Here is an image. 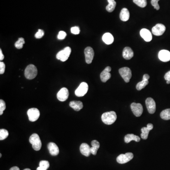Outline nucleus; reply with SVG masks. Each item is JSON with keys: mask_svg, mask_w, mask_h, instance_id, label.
Segmentation results:
<instances>
[{"mask_svg": "<svg viewBox=\"0 0 170 170\" xmlns=\"http://www.w3.org/2000/svg\"><path fill=\"white\" fill-rule=\"evenodd\" d=\"M67 34L65 32L63 31H60L59 32V34L58 35V36H57V38H58V39L60 40H62L64 39L65 38H66V36Z\"/></svg>", "mask_w": 170, "mask_h": 170, "instance_id": "e433bc0d", "label": "nucleus"}, {"mask_svg": "<svg viewBox=\"0 0 170 170\" xmlns=\"http://www.w3.org/2000/svg\"><path fill=\"white\" fill-rule=\"evenodd\" d=\"M71 52L72 50L71 48L70 47H66L63 50L58 52L56 55V58L61 61H66L71 54Z\"/></svg>", "mask_w": 170, "mask_h": 170, "instance_id": "20e7f679", "label": "nucleus"}, {"mask_svg": "<svg viewBox=\"0 0 170 170\" xmlns=\"http://www.w3.org/2000/svg\"><path fill=\"white\" fill-rule=\"evenodd\" d=\"M140 35L143 39L146 42H150L152 39V35L150 31L146 28H143L140 31Z\"/></svg>", "mask_w": 170, "mask_h": 170, "instance_id": "a211bd4d", "label": "nucleus"}, {"mask_svg": "<svg viewBox=\"0 0 170 170\" xmlns=\"http://www.w3.org/2000/svg\"><path fill=\"white\" fill-rule=\"evenodd\" d=\"M108 5L106 7V9L109 13H112L115 9L116 7V2L114 0H107Z\"/></svg>", "mask_w": 170, "mask_h": 170, "instance_id": "bb28decb", "label": "nucleus"}, {"mask_svg": "<svg viewBox=\"0 0 170 170\" xmlns=\"http://www.w3.org/2000/svg\"><path fill=\"white\" fill-rule=\"evenodd\" d=\"M101 119L103 123L105 124H112L117 119V115L114 111L105 113L102 114Z\"/></svg>", "mask_w": 170, "mask_h": 170, "instance_id": "f257e3e1", "label": "nucleus"}, {"mask_svg": "<svg viewBox=\"0 0 170 170\" xmlns=\"http://www.w3.org/2000/svg\"><path fill=\"white\" fill-rule=\"evenodd\" d=\"M48 149L52 156H56L59 153V149L55 143L50 142L48 145Z\"/></svg>", "mask_w": 170, "mask_h": 170, "instance_id": "f3484780", "label": "nucleus"}, {"mask_svg": "<svg viewBox=\"0 0 170 170\" xmlns=\"http://www.w3.org/2000/svg\"><path fill=\"white\" fill-rule=\"evenodd\" d=\"M92 147L90 148L91 153L93 155H97V152L100 147V143L96 140H93L91 142Z\"/></svg>", "mask_w": 170, "mask_h": 170, "instance_id": "a878e982", "label": "nucleus"}, {"mask_svg": "<svg viewBox=\"0 0 170 170\" xmlns=\"http://www.w3.org/2000/svg\"><path fill=\"white\" fill-rule=\"evenodd\" d=\"M158 58L160 60L164 62L170 61V52L168 50H162L158 54Z\"/></svg>", "mask_w": 170, "mask_h": 170, "instance_id": "dca6fc26", "label": "nucleus"}, {"mask_svg": "<svg viewBox=\"0 0 170 170\" xmlns=\"http://www.w3.org/2000/svg\"><path fill=\"white\" fill-rule=\"evenodd\" d=\"M25 77L28 79H33L37 76L38 70L36 67L33 65H28L25 70Z\"/></svg>", "mask_w": 170, "mask_h": 170, "instance_id": "f03ea898", "label": "nucleus"}, {"mask_svg": "<svg viewBox=\"0 0 170 170\" xmlns=\"http://www.w3.org/2000/svg\"><path fill=\"white\" fill-rule=\"evenodd\" d=\"M29 142L32 145V147L35 151H39L42 147V142L38 134L34 133L29 138Z\"/></svg>", "mask_w": 170, "mask_h": 170, "instance_id": "7ed1b4c3", "label": "nucleus"}, {"mask_svg": "<svg viewBox=\"0 0 170 170\" xmlns=\"http://www.w3.org/2000/svg\"><path fill=\"white\" fill-rule=\"evenodd\" d=\"M5 65L4 62L1 61L0 62V74H2L5 72Z\"/></svg>", "mask_w": 170, "mask_h": 170, "instance_id": "4c0bfd02", "label": "nucleus"}, {"mask_svg": "<svg viewBox=\"0 0 170 170\" xmlns=\"http://www.w3.org/2000/svg\"><path fill=\"white\" fill-rule=\"evenodd\" d=\"M133 1L140 7H145L147 5L146 0H133Z\"/></svg>", "mask_w": 170, "mask_h": 170, "instance_id": "7c9ffc66", "label": "nucleus"}, {"mask_svg": "<svg viewBox=\"0 0 170 170\" xmlns=\"http://www.w3.org/2000/svg\"><path fill=\"white\" fill-rule=\"evenodd\" d=\"M159 1V0H151V1L152 5L157 10H159V9H160V6H159V5L158 4Z\"/></svg>", "mask_w": 170, "mask_h": 170, "instance_id": "f704fd0d", "label": "nucleus"}, {"mask_svg": "<svg viewBox=\"0 0 170 170\" xmlns=\"http://www.w3.org/2000/svg\"><path fill=\"white\" fill-rule=\"evenodd\" d=\"M44 34L45 33L43 30L42 29H39L38 32L36 33L35 36L36 39H41L42 36H44Z\"/></svg>", "mask_w": 170, "mask_h": 170, "instance_id": "c9c22d12", "label": "nucleus"}, {"mask_svg": "<svg viewBox=\"0 0 170 170\" xmlns=\"http://www.w3.org/2000/svg\"><path fill=\"white\" fill-rule=\"evenodd\" d=\"M2 157V154L1 153V154H0V157Z\"/></svg>", "mask_w": 170, "mask_h": 170, "instance_id": "37998d69", "label": "nucleus"}, {"mask_svg": "<svg viewBox=\"0 0 170 170\" xmlns=\"http://www.w3.org/2000/svg\"><path fill=\"white\" fill-rule=\"evenodd\" d=\"M24 170H30V169H28V168H27V169H24Z\"/></svg>", "mask_w": 170, "mask_h": 170, "instance_id": "79ce46f5", "label": "nucleus"}, {"mask_svg": "<svg viewBox=\"0 0 170 170\" xmlns=\"http://www.w3.org/2000/svg\"><path fill=\"white\" fill-rule=\"evenodd\" d=\"M133 154L132 153H127L125 154H121L117 157V162L120 164H124L129 162L133 158Z\"/></svg>", "mask_w": 170, "mask_h": 170, "instance_id": "6e6552de", "label": "nucleus"}, {"mask_svg": "<svg viewBox=\"0 0 170 170\" xmlns=\"http://www.w3.org/2000/svg\"><path fill=\"white\" fill-rule=\"evenodd\" d=\"M9 136V132L7 130L5 129L0 130V140H3L6 139Z\"/></svg>", "mask_w": 170, "mask_h": 170, "instance_id": "2f4dec72", "label": "nucleus"}, {"mask_svg": "<svg viewBox=\"0 0 170 170\" xmlns=\"http://www.w3.org/2000/svg\"><path fill=\"white\" fill-rule=\"evenodd\" d=\"M69 105L70 107H72L76 111H80L83 107V103L81 101H71Z\"/></svg>", "mask_w": 170, "mask_h": 170, "instance_id": "5701e85b", "label": "nucleus"}, {"mask_svg": "<svg viewBox=\"0 0 170 170\" xmlns=\"http://www.w3.org/2000/svg\"><path fill=\"white\" fill-rule=\"evenodd\" d=\"M25 43V40L23 38H19V39L15 43V46L18 49H22L23 45Z\"/></svg>", "mask_w": 170, "mask_h": 170, "instance_id": "c756f323", "label": "nucleus"}, {"mask_svg": "<svg viewBox=\"0 0 170 170\" xmlns=\"http://www.w3.org/2000/svg\"><path fill=\"white\" fill-rule=\"evenodd\" d=\"M6 109V104L3 100H0V115L3 114V111Z\"/></svg>", "mask_w": 170, "mask_h": 170, "instance_id": "473e14b6", "label": "nucleus"}, {"mask_svg": "<svg viewBox=\"0 0 170 170\" xmlns=\"http://www.w3.org/2000/svg\"><path fill=\"white\" fill-rule=\"evenodd\" d=\"M120 74L124 79L125 82L128 83L132 77L131 71L129 68L123 67L120 68L119 70Z\"/></svg>", "mask_w": 170, "mask_h": 170, "instance_id": "39448f33", "label": "nucleus"}, {"mask_svg": "<svg viewBox=\"0 0 170 170\" xmlns=\"http://www.w3.org/2000/svg\"><path fill=\"white\" fill-rule=\"evenodd\" d=\"M123 56L125 59L129 60L133 57L134 53L131 48L129 47H126L123 51Z\"/></svg>", "mask_w": 170, "mask_h": 170, "instance_id": "aec40b11", "label": "nucleus"}, {"mask_svg": "<svg viewBox=\"0 0 170 170\" xmlns=\"http://www.w3.org/2000/svg\"><path fill=\"white\" fill-rule=\"evenodd\" d=\"M166 30L165 26L162 24H157L154 26L152 29V32L156 36L162 35Z\"/></svg>", "mask_w": 170, "mask_h": 170, "instance_id": "f8f14e48", "label": "nucleus"}, {"mask_svg": "<svg viewBox=\"0 0 170 170\" xmlns=\"http://www.w3.org/2000/svg\"><path fill=\"white\" fill-rule=\"evenodd\" d=\"M160 117L164 120H170V109H165L162 111L160 113Z\"/></svg>", "mask_w": 170, "mask_h": 170, "instance_id": "c85d7f7f", "label": "nucleus"}, {"mask_svg": "<svg viewBox=\"0 0 170 170\" xmlns=\"http://www.w3.org/2000/svg\"><path fill=\"white\" fill-rule=\"evenodd\" d=\"M102 39L105 44L106 45H111L114 41L113 35L110 33H106L102 37Z\"/></svg>", "mask_w": 170, "mask_h": 170, "instance_id": "4be33fe9", "label": "nucleus"}, {"mask_svg": "<svg viewBox=\"0 0 170 170\" xmlns=\"http://www.w3.org/2000/svg\"><path fill=\"white\" fill-rule=\"evenodd\" d=\"M50 164L49 162L46 160H42L39 163V166L38 167L36 170H47L49 168Z\"/></svg>", "mask_w": 170, "mask_h": 170, "instance_id": "cd10ccee", "label": "nucleus"}, {"mask_svg": "<svg viewBox=\"0 0 170 170\" xmlns=\"http://www.w3.org/2000/svg\"><path fill=\"white\" fill-rule=\"evenodd\" d=\"M146 105L149 113L153 114L156 110V104L155 100L151 98H148L146 100Z\"/></svg>", "mask_w": 170, "mask_h": 170, "instance_id": "9b49d317", "label": "nucleus"}, {"mask_svg": "<svg viewBox=\"0 0 170 170\" xmlns=\"http://www.w3.org/2000/svg\"><path fill=\"white\" fill-rule=\"evenodd\" d=\"M69 95L68 90L66 87L61 88L57 94V98L61 102H64L66 100Z\"/></svg>", "mask_w": 170, "mask_h": 170, "instance_id": "ddd939ff", "label": "nucleus"}, {"mask_svg": "<svg viewBox=\"0 0 170 170\" xmlns=\"http://www.w3.org/2000/svg\"><path fill=\"white\" fill-rule=\"evenodd\" d=\"M153 129V125L151 124H148L146 127L142 128L141 130V137L142 139H147L149 132Z\"/></svg>", "mask_w": 170, "mask_h": 170, "instance_id": "6ab92c4d", "label": "nucleus"}, {"mask_svg": "<svg viewBox=\"0 0 170 170\" xmlns=\"http://www.w3.org/2000/svg\"><path fill=\"white\" fill-rule=\"evenodd\" d=\"M120 20L123 21H127L130 18V12L127 8H123L121 9L120 14Z\"/></svg>", "mask_w": 170, "mask_h": 170, "instance_id": "b1692460", "label": "nucleus"}, {"mask_svg": "<svg viewBox=\"0 0 170 170\" xmlns=\"http://www.w3.org/2000/svg\"><path fill=\"white\" fill-rule=\"evenodd\" d=\"M132 140H134L136 142H139L140 139L139 136L133 134H127L125 136L124 141L125 143H130Z\"/></svg>", "mask_w": 170, "mask_h": 170, "instance_id": "393cba45", "label": "nucleus"}, {"mask_svg": "<svg viewBox=\"0 0 170 170\" xmlns=\"http://www.w3.org/2000/svg\"><path fill=\"white\" fill-rule=\"evenodd\" d=\"M27 114L29 120L32 122H34V121L38 120L40 115L39 109L35 108H30L28 110Z\"/></svg>", "mask_w": 170, "mask_h": 170, "instance_id": "0eeeda50", "label": "nucleus"}, {"mask_svg": "<svg viewBox=\"0 0 170 170\" xmlns=\"http://www.w3.org/2000/svg\"><path fill=\"white\" fill-rule=\"evenodd\" d=\"M84 54L87 63V64L91 63L94 56V51L93 49L91 47H87L85 48Z\"/></svg>", "mask_w": 170, "mask_h": 170, "instance_id": "9d476101", "label": "nucleus"}, {"mask_svg": "<svg viewBox=\"0 0 170 170\" xmlns=\"http://www.w3.org/2000/svg\"><path fill=\"white\" fill-rule=\"evenodd\" d=\"M150 76L147 74H146L144 75L143 77V80L140 82H139L136 85V88H137V90L140 91L141 89L145 88L146 85H148V83H149L148 79H150Z\"/></svg>", "mask_w": 170, "mask_h": 170, "instance_id": "2eb2a0df", "label": "nucleus"}, {"mask_svg": "<svg viewBox=\"0 0 170 170\" xmlns=\"http://www.w3.org/2000/svg\"><path fill=\"white\" fill-rule=\"evenodd\" d=\"M111 71V68L108 66L106 67L105 70L102 72L100 74L101 80L103 82H106L109 80L111 77L110 72Z\"/></svg>", "mask_w": 170, "mask_h": 170, "instance_id": "4468645a", "label": "nucleus"}, {"mask_svg": "<svg viewBox=\"0 0 170 170\" xmlns=\"http://www.w3.org/2000/svg\"><path fill=\"white\" fill-rule=\"evenodd\" d=\"M164 79L167 81V84H170V71L167 72L164 75Z\"/></svg>", "mask_w": 170, "mask_h": 170, "instance_id": "58836bf2", "label": "nucleus"}, {"mask_svg": "<svg viewBox=\"0 0 170 170\" xmlns=\"http://www.w3.org/2000/svg\"><path fill=\"white\" fill-rule=\"evenodd\" d=\"M88 89V86L86 82H82L75 90V95L78 97H83L86 94Z\"/></svg>", "mask_w": 170, "mask_h": 170, "instance_id": "423d86ee", "label": "nucleus"}, {"mask_svg": "<svg viewBox=\"0 0 170 170\" xmlns=\"http://www.w3.org/2000/svg\"><path fill=\"white\" fill-rule=\"evenodd\" d=\"M90 148L91 147L87 143H82L80 146V152L85 157H89L91 153Z\"/></svg>", "mask_w": 170, "mask_h": 170, "instance_id": "412c9836", "label": "nucleus"}, {"mask_svg": "<svg viewBox=\"0 0 170 170\" xmlns=\"http://www.w3.org/2000/svg\"><path fill=\"white\" fill-rule=\"evenodd\" d=\"M71 32L72 34L74 35H78L80 33V29L79 27L75 26L72 27L71 29Z\"/></svg>", "mask_w": 170, "mask_h": 170, "instance_id": "72a5a7b5", "label": "nucleus"}, {"mask_svg": "<svg viewBox=\"0 0 170 170\" xmlns=\"http://www.w3.org/2000/svg\"><path fill=\"white\" fill-rule=\"evenodd\" d=\"M4 58V56L3 54H2V49H0V60L1 61L3 60Z\"/></svg>", "mask_w": 170, "mask_h": 170, "instance_id": "ea45409f", "label": "nucleus"}, {"mask_svg": "<svg viewBox=\"0 0 170 170\" xmlns=\"http://www.w3.org/2000/svg\"><path fill=\"white\" fill-rule=\"evenodd\" d=\"M9 170H20L19 169V167H17V166H14V167H12V168H10Z\"/></svg>", "mask_w": 170, "mask_h": 170, "instance_id": "a19ab883", "label": "nucleus"}, {"mask_svg": "<svg viewBox=\"0 0 170 170\" xmlns=\"http://www.w3.org/2000/svg\"><path fill=\"white\" fill-rule=\"evenodd\" d=\"M131 109L133 114L136 117H139L143 113V109L142 105L140 103H132L131 105Z\"/></svg>", "mask_w": 170, "mask_h": 170, "instance_id": "1a4fd4ad", "label": "nucleus"}]
</instances>
